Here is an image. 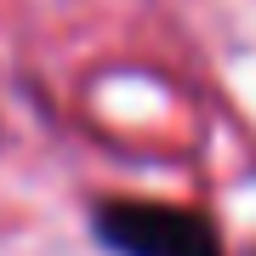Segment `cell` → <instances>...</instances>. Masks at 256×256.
Wrapping results in <instances>:
<instances>
[{
	"label": "cell",
	"instance_id": "6da1fadb",
	"mask_svg": "<svg viewBox=\"0 0 256 256\" xmlns=\"http://www.w3.org/2000/svg\"><path fill=\"white\" fill-rule=\"evenodd\" d=\"M92 228L114 256H222L210 222L200 210H182V205L108 200V205H97Z\"/></svg>",
	"mask_w": 256,
	"mask_h": 256
}]
</instances>
